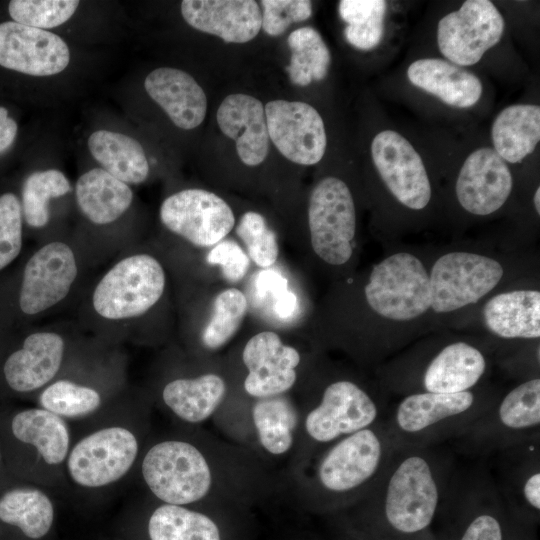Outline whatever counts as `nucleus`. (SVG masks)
I'll list each match as a JSON object with an SVG mask.
<instances>
[{
  "instance_id": "1",
  "label": "nucleus",
  "mask_w": 540,
  "mask_h": 540,
  "mask_svg": "<svg viewBox=\"0 0 540 540\" xmlns=\"http://www.w3.org/2000/svg\"><path fill=\"white\" fill-rule=\"evenodd\" d=\"M456 468L453 456L439 445L400 446L368 492L376 539L432 538Z\"/></svg>"
},
{
  "instance_id": "2",
  "label": "nucleus",
  "mask_w": 540,
  "mask_h": 540,
  "mask_svg": "<svg viewBox=\"0 0 540 540\" xmlns=\"http://www.w3.org/2000/svg\"><path fill=\"white\" fill-rule=\"evenodd\" d=\"M71 424L39 406L0 408V444L9 473L51 491L67 489Z\"/></svg>"
},
{
  "instance_id": "3",
  "label": "nucleus",
  "mask_w": 540,
  "mask_h": 540,
  "mask_svg": "<svg viewBox=\"0 0 540 540\" xmlns=\"http://www.w3.org/2000/svg\"><path fill=\"white\" fill-rule=\"evenodd\" d=\"M65 462L68 487L93 492L123 481L137 464L141 441L126 413L118 405L101 418L82 425Z\"/></svg>"
},
{
  "instance_id": "4",
  "label": "nucleus",
  "mask_w": 540,
  "mask_h": 540,
  "mask_svg": "<svg viewBox=\"0 0 540 540\" xmlns=\"http://www.w3.org/2000/svg\"><path fill=\"white\" fill-rule=\"evenodd\" d=\"M496 401L474 390L405 395L385 418L397 447L440 445L458 437Z\"/></svg>"
},
{
  "instance_id": "5",
  "label": "nucleus",
  "mask_w": 540,
  "mask_h": 540,
  "mask_svg": "<svg viewBox=\"0 0 540 540\" xmlns=\"http://www.w3.org/2000/svg\"><path fill=\"white\" fill-rule=\"evenodd\" d=\"M536 438H540L538 377L521 382L496 399L452 441L466 455L486 457Z\"/></svg>"
},
{
  "instance_id": "6",
  "label": "nucleus",
  "mask_w": 540,
  "mask_h": 540,
  "mask_svg": "<svg viewBox=\"0 0 540 540\" xmlns=\"http://www.w3.org/2000/svg\"><path fill=\"white\" fill-rule=\"evenodd\" d=\"M439 514L449 540H508L513 526L494 479L485 468L455 472Z\"/></svg>"
},
{
  "instance_id": "7",
  "label": "nucleus",
  "mask_w": 540,
  "mask_h": 540,
  "mask_svg": "<svg viewBox=\"0 0 540 540\" xmlns=\"http://www.w3.org/2000/svg\"><path fill=\"white\" fill-rule=\"evenodd\" d=\"M395 448L385 420L342 437L322 457L318 482L333 495L369 492Z\"/></svg>"
},
{
  "instance_id": "8",
  "label": "nucleus",
  "mask_w": 540,
  "mask_h": 540,
  "mask_svg": "<svg viewBox=\"0 0 540 540\" xmlns=\"http://www.w3.org/2000/svg\"><path fill=\"white\" fill-rule=\"evenodd\" d=\"M141 477L162 503L188 505L201 500L211 486V471L193 444L178 439L159 441L140 460Z\"/></svg>"
},
{
  "instance_id": "9",
  "label": "nucleus",
  "mask_w": 540,
  "mask_h": 540,
  "mask_svg": "<svg viewBox=\"0 0 540 540\" xmlns=\"http://www.w3.org/2000/svg\"><path fill=\"white\" fill-rule=\"evenodd\" d=\"M165 272L160 262L148 254L127 256L111 267L92 295L95 312L108 320L140 316L161 298Z\"/></svg>"
},
{
  "instance_id": "10",
  "label": "nucleus",
  "mask_w": 540,
  "mask_h": 540,
  "mask_svg": "<svg viewBox=\"0 0 540 540\" xmlns=\"http://www.w3.org/2000/svg\"><path fill=\"white\" fill-rule=\"evenodd\" d=\"M369 306L383 318L408 321L431 307L429 275L407 252L393 254L374 266L365 286Z\"/></svg>"
},
{
  "instance_id": "11",
  "label": "nucleus",
  "mask_w": 540,
  "mask_h": 540,
  "mask_svg": "<svg viewBox=\"0 0 540 540\" xmlns=\"http://www.w3.org/2000/svg\"><path fill=\"white\" fill-rule=\"evenodd\" d=\"M308 224L312 248L323 261L342 265L350 259L356 214L352 194L342 180L327 177L314 187Z\"/></svg>"
},
{
  "instance_id": "12",
  "label": "nucleus",
  "mask_w": 540,
  "mask_h": 540,
  "mask_svg": "<svg viewBox=\"0 0 540 540\" xmlns=\"http://www.w3.org/2000/svg\"><path fill=\"white\" fill-rule=\"evenodd\" d=\"M502 265L492 258L470 252H451L433 265L430 278L431 307L437 313L452 312L478 302L503 277Z\"/></svg>"
},
{
  "instance_id": "13",
  "label": "nucleus",
  "mask_w": 540,
  "mask_h": 540,
  "mask_svg": "<svg viewBox=\"0 0 540 540\" xmlns=\"http://www.w3.org/2000/svg\"><path fill=\"white\" fill-rule=\"evenodd\" d=\"M384 406L349 380L330 383L320 403L306 416L307 434L318 443H330L385 420Z\"/></svg>"
},
{
  "instance_id": "14",
  "label": "nucleus",
  "mask_w": 540,
  "mask_h": 540,
  "mask_svg": "<svg viewBox=\"0 0 540 540\" xmlns=\"http://www.w3.org/2000/svg\"><path fill=\"white\" fill-rule=\"evenodd\" d=\"M504 19L488 0H467L438 23L440 52L459 66L476 64L504 32Z\"/></svg>"
},
{
  "instance_id": "15",
  "label": "nucleus",
  "mask_w": 540,
  "mask_h": 540,
  "mask_svg": "<svg viewBox=\"0 0 540 540\" xmlns=\"http://www.w3.org/2000/svg\"><path fill=\"white\" fill-rule=\"evenodd\" d=\"M160 219L168 230L198 247L216 245L235 224L230 206L203 189H185L167 197L160 207Z\"/></svg>"
},
{
  "instance_id": "16",
  "label": "nucleus",
  "mask_w": 540,
  "mask_h": 540,
  "mask_svg": "<svg viewBox=\"0 0 540 540\" xmlns=\"http://www.w3.org/2000/svg\"><path fill=\"white\" fill-rule=\"evenodd\" d=\"M52 491L10 476L0 481V540H56Z\"/></svg>"
},
{
  "instance_id": "17",
  "label": "nucleus",
  "mask_w": 540,
  "mask_h": 540,
  "mask_svg": "<svg viewBox=\"0 0 540 540\" xmlns=\"http://www.w3.org/2000/svg\"><path fill=\"white\" fill-rule=\"evenodd\" d=\"M66 354L64 338L51 331L29 334L0 365V385L9 395L37 394L62 370Z\"/></svg>"
},
{
  "instance_id": "18",
  "label": "nucleus",
  "mask_w": 540,
  "mask_h": 540,
  "mask_svg": "<svg viewBox=\"0 0 540 540\" xmlns=\"http://www.w3.org/2000/svg\"><path fill=\"white\" fill-rule=\"evenodd\" d=\"M269 138L288 160L318 163L326 150L324 122L315 108L300 101L273 100L264 107Z\"/></svg>"
},
{
  "instance_id": "19",
  "label": "nucleus",
  "mask_w": 540,
  "mask_h": 540,
  "mask_svg": "<svg viewBox=\"0 0 540 540\" xmlns=\"http://www.w3.org/2000/svg\"><path fill=\"white\" fill-rule=\"evenodd\" d=\"M77 263L69 245L55 241L40 247L27 261L19 292V307L37 315L60 303L77 277Z\"/></svg>"
},
{
  "instance_id": "20",
  "label": "nucleus",
  "mask_w": 540,
  "mask_h": 540,
  "mask_svg": "<svg viewBox=\"0 0 540 540\" xmlns=\"http://www.w3.org/2000/svg\"><path fill=\"white\" fill-rule=\"evenodd\" d=\"M375 167L389 191L404 206L420 210L431 198V185L423 161L399 133L385 130L371 144Z\"/></svg>"
},
{
  "instance_id": "21",
  "label": "nucleus",
  "mask_w": 540,
  "mask_h": 540,
  "mask_svg": "<svg viewBox=\"0 0 540 540\" xmlns=\"http://www.w3.org/2000/svg\"><path fill=\"white\" fill-rule=\"evenodd\" d=\"M496 455L498 479L494 482L510 517L518 524L536 523L540 514V438Z\"/></svg>"
},
{
  "instance_id": "22",
  "label": "nucleus",
  "mask_w": 540,
  "mask_h": 540,
  "mask_svg": "<svg viewBox=\"0 0 540 540\" xmlns=\"http://www.w3.org/2000/svg\"><path fill=\"white\" fill-rule=\"evenodd\" d=\"M70 59L64 40L49 31L14 21L0 24V65L32 76L63 71Z\"/></svg>"
},
{
  "instance_id": "23",
  "label": "nucleus",
  "mask_w": 540,
  "mask_h": 540,
  "mask_svg": "<svg viewBox=\"0 0 540 540\" xmlns=\"http://www.w3.org/2000/svg\"><path fill=\"white\" fill-rule=\"evenodd\" d=\"M513 186L505 161L492 148L472 152L462 165L456 195L461 206L474 215L497 211L509 197Z\"/></svg>"
},
{
  "instance_id": "24",
  "label": "nucleus",
  "mask_w": 540,
  "mask_h": 540,
  "mask_svg": "<svg viewBox=\"0 0 540 540\" xmlns=\"http://www.w3.org/2000/svg\"><path fill=\"white\" fill-rule=\"evenodd\" d=\"M242 359L249 372L244 388L251 396L269 398L287 391L296 381L300 354L284 345L275 332L263 331L250 338Z\"/></svg>"
},
{
  "instance_id": "25",
  "label": "nucleus",
  "mask_w": 540,
  "mask_h": 540,
  "mask_svg": "<svg viewBox=\"0 0 540 540\" xmlns=\"http://www.w3.org/2000/svg\"><path fill=\"white\" fill-rule=\"evenodd\" d=\"M181 13L193 28L227 43H245L260 31L262 13L253 0H184Z\"/></svg>"
},
{
  "instance_id": "26",
  "label": "nucleus",
  "mask_w": 540,
  "mask_h": 540,
  "mask_svg": "<svg viewBox=\"0 0 540 540\" xmlns=\"http://www.w3.org/2000/svg\"><path fill=\"white\" fill-rule=\"evenodd\" d=\"M216 118L223 134L235 141L244 164L257 166L265 160L269 134L260 100L242 93L231 94L220 104Z\"/></svg>"
},
{
  "instance_id": "27",
  "label": "nucleus",
  "mask_w": 540,
  "mask_h": 540,
  "mask_svg": "<svg viewBox=\"0 0 540 540\" xmlns=\"http://www.w3.org/2000/svg\"><path fill=\"white\" fill-rule=\"evenodd\" d=\"M488 362L477 347L457 341L444 346L425 365L418 393H458L473 390Z\"/></svg>"
},
{
  "instance_id": "28",
  "label": "nucleus",
  "mask_w": 540,
  "mask_h": 540,
  "mask_svg": "<svg viewBox=\"0 0 540 540\" xmlns=\"http://www.w3.org/2000/svg\"><path fill=\"white\" fill-rule=\"evenodd\" d=\"M144 87L177 127L190 130L203 122L206 95L188 73L170 67L157 68L145 78Z\"/></svg>"
},
{
  "instance_id": "29",
  "label": "nucleus",
  "mask_w": 540,
  "mask_h": 540,
  "mask_svg": "<svg viewBox=\"0 0 540 540\" xmlns=\"http://www.w3.org/2000/svg\"><path fill=\"white\" fill-rule=\"evenodd\" d=\"M407 76L413 85L458 108L475 105L482 94L476 75L442 59L416 60L408 67Z\"/></svg>"
},
{
  "instance_id": "30",
  "label": "nucleus",
  "mask_w": 540,
  "mask_h": 540,
  "mask_svg": "<svg viewBox=\"0 0 540 540\" xmlns=\"http://www.w3.org/2000/svg\"><path fill=\"white\" fill-rule=\"evenodd\" d=\"M483 319L494 335L505 339L540 337V292L515 290L493 296L484 305Z\"/></svg>"
},
{
  "instance_id": "31",
  "label": "nucleus",
  "mask_w": 540,
  "mask_h": 540,
  "mask_svg": "<svg viewBox=\"0 0 540 540\" xmlns=\"http://www.w3.org/2000/svg\"><path fill=\"white\" fill-rule=\"evenodd\" d=\"M76 200L81 212L92 223L105 225L114 222L130 207L133 192L102 168L81 175L76 183Z\"/></svg>"
},
{
  "instance_id": "32",
  "label": "nucleus",
  "mask_w": 540,
  "mask_h": 540,
  "mask_svg": "<svg viewBox=\"0 0 540 540\" xmlns=\"http://www.w3.org/2000/svg\"><path fill=\"white\" fill-rule=\"evenodd\" d=\"M225 392L221 377L204 374L168 382L162 390V400L179 419L198 423L212 415L223 401Z\"/></svg>"
},
{
  "instance_id": "33",
  "label": "nucleus",
  "mask_w": 540,
  "mask_h": 540,
  "mask_svg": "<svg viewBox=\"0 0 540 540\" xmlns=\"http://www.w3.org/2000/svg\"><path fill=\"white\" fill-rule=\"evenodd\" d=\"M494 150L509 163L522 161L540 140V108L512 105L502 110L492 126Z\"/></svg>"
},
{
  "instance_id": "34",
  "label": "nucleus",
  "mask_w": 540,
  "mask_h": 540,
  "mask_svg": "<svg viewBox=\"0 0 540 540\" xmlns=\"http://www.w3.org/2000/svg\"><path fill=\"white\" fill-rule=\"evenodd\" d=\"M92 156L103 169L126 184L142 183L148 176L145 152L135 139L107 130L92 133L88 139Z\"/></svg>"
},
{
  "instance_id": "35",
  "label": "nucleus",
  "mask_w": 540,
  "mask_h": 540,
  "mask_svg": "<svg viewBox=\"0 0 540 540\" xmlns=\"http://www.w3.org/2000/svg\"><path fill=\"white\" fill-rule=\"evenodd\" d=\"M145 532L148 540H220L218 527L208 516L167 503L151 511Z\"/></svg>"
},
{
  "instance_id": "36",
  "label": "nucleus",
  "mask_w": 540,
  "mask_h": 540,
  "mask_svg": "<svg viewBox=\"0 0 540 540\" xmlns=\"http://www.w3.org/2000/svg\"><path fill=\"white\" fill-rule=\"evenodd\" d=\"M287 42L291 59L286 71L293 84L307 86L312 81L326 77L331 57L317 30L312 27L298 28L289 34Z\"/></svg>"
},
{
  "instance_id": "37",
  "label": "nucleus",
  "mask_w": 540,
  "mask_h": 540,
  "mask_svg": "<svg viewBox=\"0 0 540 540\" xmlns=\"http://www.w3.org/2000/svg\"><path fill=\"white\" fill-rule=\"evenodd\" d=\"M253 421L262 446L270 453L279 455L290 449L297 414L284 398H265L253 407Z\"/></svg>"
},
{
  "instance_id": "38",
  "label": "nucleus",
  "mask_w": 540,
  "mask_h": 540,
  "mask_svg": "<svg viewBox=\"0 0 540 540\" xmlns=\"http://www.w3.org/2000/svg\"><path fill=\"white\" fill-rule=\"evenodd\" d=\"M386 1L342 0L339 14L347 23L344 35L355 48L369 50L376 47L383 36Z\"/></svg>"
},
{
  "instance_id": "39",
  "label": "nucleus",
  "mask_w": 540,
  "mask_h": 540,
  "mask_svg": "<svg viewBox=\"0 0 540 540\" xmlns=\"http://www.w3.org/2000/svg\"><path fill=\"white\" fill-rule=\"evenodd\" d=\"M70 190L68 179L58 170L30 174L22 189V213L26 223L34 228L44 227L50 218V199L61 197Z\"/></svg>"
},
{
  "instance_id": "40",
  "label": "nucleus",
  "mask_w": 540,
  "mask_h": 540,
  "mask_svg": "<svg viewBox=\"0 0 540 540\" xmlns=\"http://www.w3.org/2000/svg\"><path fill=\"white\" fill-rule=\"evenodd\" d=\"M247 299L236 288L221 291L213 303L209 322L202 333V342L209 349H217L227 343L238 331L247 312Z\"/></svg>"
},
{
  "instance_id": "41",
  "label": "nucleus",
  "mask_w": 540,
  "mask_h": 540,
  "mask_svg": "<svg viewBox=\"0 0 540 540\" xmlns=\"http://www.w3.org/2000/svg\"><path fill=\"white\" fill-rule=\"evenodd\" d=\"M78 5L76 0H13L8 9L14 22L42 29L66 22Z\"/></svg>"
},
{
  "instance_id": "42",
  "label": "nucleus",
  "mask_w": 540,
  "mask_h": 540,
  "mask_svg": "<svg viewBox=\"0 0 540 540\" xmlns=\"http://www.w3.org/2000/svg\"><path fill=\"white\" fill-rule=\"evenodd\" d=\"M236 234L246 245L248 256L256 265L267 268L275 263L279 252L277 238L261 214L253 211L244 213Z\"/></svg>"
},
{
  "instance_id": "43",
  "label": "nucleus",
  "mask_w": 540,
  "mask_h": 540,
  "mask_svg": "<svg viewBox=\"0 0 540 540\" xmlns=\"http://www.w3.org/2000/svg\"><path fill=\"white\" fill-rule=\"evenodd\" d=\"M22 206L13 193L0 196V271L12 263L22 248Z\"/></svg>"
},
{
  "instance_id": "44",
  "label": "nucleus",
  "mask_w": 540,
  "mask_h": 540,
  "mask_svg": "<svg viewBox=\"0 0 540 540\" xmlns=\"http://www.w3.org/2000/svg\"><path fill=\"white\" fill-rule=\"evenodd\" d=\"M261 28L270 36L283 34L290 24L302 22L312 14L307 0H263Z\"/></svg>"
},
{
  "instance_id": "45",
  "label": "nucleus",
  "mask_w": 540,
  "mask_h": 540,
  "mask_svg": "<svg viewBox=\"0 0 540 540\" xmlns=\"http://www.w3.org/2000/svg\"><path fill=\"white\" fill-rule=\"evenodd\" d=\"M207 261L219 265L223 277L233 283L246 275L250 265L247 254L233 240H222L214 245L207 256Z\"/></svg>"
},
{
  "instance_id": "46",
  "label": "nucleus",
  "mask_w": 540,
  "mask_h": 540,
  "mask_svg": "<svg viewBox=\"0 0 540 540\" xmlns=\"http://www.w3.org/2000/svg\"><path fill=\"white\" fill-rule=\"evenodd\" d=\"M256 288L261 295L272 294L276 298L287 290V280L275 271H263L256 280Z\"/></svg>"
},
{
  "instance_id": "47",
  "label": "nucleus",
  "mask_w": 540,
  "mask_h": 540,
  "mask_svg": "<svg viewBox=\"0 0 540 540\" xmlns=\"http://www.w3.org/2000/svg\"><path fill=\"white\" fill-rule=\"evenodd\" d=\"M17 134V123L8 116V111L0 107V153L6 150Z\"/></svg>"
},
{
  "instance_id": "48",
  "label": "nucleus",
  "mask_w": 540,
  "mask_h": 540,
  "mask_svg": "<svg viewBox=\"0 0 540 540\" xmlns=\"http://www.w3.org/2000/svg\"><path fill=\"white\" fill-rule=\"evenodd\" d=\"M274 309L281 318L291 316L297 307V298L288 289L275 298Z\"/></svg>"
},
{
  "instance_id": "49",
  "label": "nucleus",
  "mask_w": 540,
  "mask_h": 540,
  "mask_svg": "<svg viewBox=\"0 0 540 540\" xmlns=\"http://www.w3.org/2000/svg\"><path fill=\"white\" fill-rule=\"evenodd\" d=\"M12 476L6 466L3 450L0 444V481Z\"/></svg>"
},
{
  "instance_id": "50",
  "label": "nucleus",
  "mask_w": 540,
  "mask_h": 540,
  "mask_svg": "<svg viewBox=\"0 0 540 540\" xmlns=\"http://www.w3.org/2000/svg\"><path fill=\"white\" fill-rule=\"evenodd\" d=\"M519 524L514 522L508 540H522L518 531Z\"/></svg>"
},
{
  "instance_id": "51",
  "label": "nucleus",
  "mask_w": 540,
  "mask_h": 540,
  "mask_svg": "<svg viewBox=\"0 0 540 540\" xmlns=\"http://www.w3.org/2000/svg\"><path fill=\"white\" fill-rule=\"evenodd\" d=\"M534 205L538 214H540V188L538 187L534 195Z\"/></svg>"
},
{
  "instance_id": "52",
  "label": "nucleus",
  "mask_w": 540,
  "mask_h": 540,
  "mask_svg": "<svg viewBox=\"0 0 540 540\" xmlns=\"http://www.w3.org/2000/svg\"><path fill=\"white\" fill-rule=\"evenodd\" d=\"M110 540H125V539H123V538H121V537H119V536H115V537H113V538L110 539Z\"/></svg>"
},
{
  "instance_id": "53",
  "label": "nucleus",
  "mask_w": 540,
  "mask_h": 540,
  "mask_svg": "<svg viewBox=\"0 0 540 540\" xmlns=\"http://www.w3.org/2000/svg\"><path fill=\"white\" fill-rule=\"evenodd\" d=\"M375 540H391V539H376L375 538ZM422 540H435V539H434V537H432V538H429V539H422Z\"/></svg>"
}]
</instances>
